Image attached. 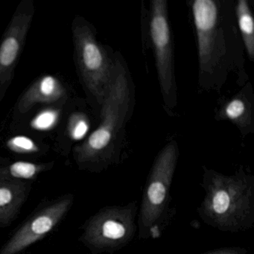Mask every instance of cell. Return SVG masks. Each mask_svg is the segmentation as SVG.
Listing matches in <instances>:
<instances>
[{
  "mask_svg": "<svg viewBox=\"0 0 254 254\" xmlns=\"http://www.w3.org/2000/svg\"><path fill=\"white\" fill-rule=\"evenodd\" d=\"M14 190L7 185L0 186V211L7 209L14 200Z\"/></svg>",
  "mask_w": 254,
  "mask_h": 254,
  "instance_id": "obj_17",
  "label": "cell"
},
{
  "mask_svg": "<svg viewBox=\"0 0 254 254\" xmlns=\"http://www.w3.org/2000/svg\"><path fill=\"white\" fill-rule=\"evenodd\" d=\"M204 191L197 212L203 223L219 231L239 233L254 226V176L241 166L232 175L203 167Z\"/></svg>",
  "mask_w": 254,
  "mask_h": 254,
  "instance_id": "obj_2",
  "label": "cell"
},
{
  "mask_svg": "<svg viewBox=\"0 0 254 254\" xmlns=\"http://www.w3.org/2000/svg\"><path fill=\"white\" fill-rule=\"evenodd\" d=\"M133 106L134 84L123 56L117 53L114 75L101 107L100 124L76 148L77 160L98 171L118 164Z\"/></svg>",
  "mask_w": 254,
  "mask_h": 254,
  "instance_id": "obj_1",
  "label": "cell"
},
{
  "mask_svg": "<svg viewBox=\"0 0 254 254\" xmlns=\"http://www.w3.org/2000/svg\"><path fill=\"white\" fill-rule=\"evenodd\" d=\"M150 33L154 47L159 84L165 107L172 111L178 102L172 32L166 0L151 2Z\"/></svg>",
  "mask_w": 254,
  "mask_h": 254,
  "instance_id": "obj_7",
  "label": "cell"
},
{
  "mask_svg": "<svg viewBox=\"0 0 254 254\" xmlns=\"http://www.w3.org/2000/svg\"><path fill=\"white\" fill-rule=\"evenodd\" d=\"M39 170V167L34 163L17 162L10 166L9 172L13 177L23 179H31Z\"/></svg>",
  "mask_w": 254,
  "mask_h": 254,
  "instance_id": "obj_15",
  "label": "cell"
},
{
  "mask_svg": "<svg viewBox=\"0 0 254 254\" xmlns=\"http://www.w3.org/2000/svg\"><path fill=\"white\" fill-rule=\"evenodd\" d=\"M191 9L197 35L199 84L205 90L219 89L238 65L234 46L237 31L220 1L194 0Z\"/></svg>",
  "mask_w": 254,
  "mask_h": 254,
  "instance_id": "obj_3",
  "label": "cell"
},
{
  "mask_svg": "<svg viewBox=\"0 0 254 254\" xmlns=\"http://www.w3.org/2000/svg\"><path fill=\"white\" fill-rule=\"evenodd\" d=\"M33 8H20L14 14L0 45V86L8 82L26 38Z\"/></svg>",
  "mask_w": 254,
  "mask_h": 254,
  "instance_id": "obj_9",
  "label": "cell"
},
{
  "mask_svg": "<svg viewBox=\"0 0 254 254\" xmlns=\"http://www.w3.org/2000/svg\"><path fill=\"white\" fill-rule=\"evenodd\" d=\"M7 145L13 151L20 153H30L38 150L35 142L27 136H14L8 141Z\"/></svg>",
  "mask_w": 254,
  "mask_h": 254,
  "instance_id": "obj_16",
  "label": "cell"
},
{
  "mask_svg": "<svg viewBox=\"0 0 254 254\" xmlns=\"http://www.w3.org/2000/svg\"><path fill=\"white\" fill-rule=\"evenodd\" d=\"M236 16L242 35V42L250 60H254V20L247 0H239L236 3Z\"/></svg>",
  "mask_w": 254,
  "mask_h": 254,
  "instance_id": "obj_12",
  "label": "cell"
},
{
  "mask_svg": "<svg viewBox=\"0 0 254 254\" xmlns=\"http://www.w3.org/2000/svg\"><path fill=\"white\" fill-rule=\"evenodd\" d=\"M73 35L77 62L83 82L102 107L114 75L117 53L111 54L97 41L93 29L85 22L75 24Z\"/></svg>",
  "mask_w": 254,
  "mask_h": 254,
  "instance_id": "obj_6",
  "label": "cell"
},
{
  "mask_svg": "<svg viewBox=\"0 0 254 254\" xmlns=\"http://www.w3.org/2000/svg\"><path fill=\"white\" fill-rule=\"evenodd\" d=\"M138 211L136 200L102 208L86 224L83 241L95 254H113L123 249L137 232Z\"/></svg>",
  "mask_w": 254,
  "mask_h": 254,
  "instance_id": "obj_5",
  "label": "cell"
},
{
  "mask_svg": "<svg viewBox=\"0 0 254 254\" xmlns=\"http://www.w3.org/2000/svg\"><path fill=\"white\" fill-rule=\"evenodd\" d=\"M64 89L54 77L47 75L38 80L25 93L18 105L19 111L25 114L36 103H53L64 96Z\"/></svg>",
  "mask_w": 254,
  "mask_h": 254,
  "instance_id": "obj_11",
  "label": "cell"
},
{
  "mask_svg": "<svg viewBox=\"0 0 254 254\" xmlns=\"http://www.w3.org/2000/svg\"><path fill=\"white\" fill-rule=\"evenodd\" d=\"M246 90L226 102L218 113V120H230L245 135L252 131L254 127V105Z\"/></svg>",
  "mask_w": 254,
  "mask_h": 254,
  "instance_id": "obj_10",
  "label": "cell"
},
{
  "mask_svg": "<svg viewBox=\"0 0 254 254\" xmlns=\"http://www.w3.org/2000/svg\"><path fill=\"white\" fill-rule=\"evenodd\" d=\"M179 158L178 142H168L159 152L147 178L138 211L139 240L157 239L169 223L171 212V187Z\"/></svg>",
  "mask_w": 254,
  "mask_h": 254,
  "instance_id": "obj_4",
  "label": "cell"
},
{
  "mask_svg": "<svg viewBox=\"0 0 254 254\" xmlns=\"http://www.w3.org/2000/svg\"><path fill=\"white\" fill-rule=\"evenodd\" d=\"M89 122L84 114H75L69 122V134L75 140L82 139L89 130Z\"/></svg>",
  "mask_w": 254,
  "mask_h": 254,
  "instance_id": "obj_14",
  "label": "cell"
},
{
  "mask_svg": "<svg viewBox=\"0 0 254 254\" xmlns=\"http://www.w3.org/2000/svg\"><path fill=\"white\" fill-rule=\"evenodd\" d=\"M59 114L54 110H46L40 113L31 123L32 127L38 130H47L56 125Z\"/></svg>",
  "mask_w": 254,
  "mask_h": 254,
  "instance_id": "obj_13",
  "label": "cell"
},
{
  "mask_svg": "<svg viewBox=\"0 0 254 254\" xmlns=\"http://www.w3.org/2000/svg\"><path fill=\"white\" fill-rule=\"evenodd\" d=\"M203 254H248V250L243 247H225L212 250Z\"/></svg>",
  "mask_w": 254,
  "mask_h": 254,
  "instance_id": "obj_18",
  "label": "cell"
},
{
  "mask_svg": "<svg viewBox=\"0 0 254 254\" xmlns=\"http://www.w3.org/2000/svg\"><path fill=\"white\" fill-rule=\"evenodd\" d=\"M72 199L65 198L44 209L23 226L0 254H17L50 233L67 212Z\"/></svg>",
  "mask_w": 254,
  "mask_h": 254,
  "instance_id": "obj_8",
  "label": "cell"
}]
</instances>
